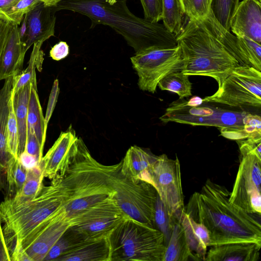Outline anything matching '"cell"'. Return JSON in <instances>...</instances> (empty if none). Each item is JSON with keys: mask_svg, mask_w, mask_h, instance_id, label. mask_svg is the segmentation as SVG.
<instances>
[{"mask_svg": "<svg viewBox=\"0 0 261 261\" xmlns=\"http://www.w3.org/2000/svg\"><path fill=\"white\" fill-rule=\"evenodd\" d=\"M241 159L229 200L248 213L261 215V155L240 150Z\"/></svg>", "mask_w": 261, "mask_h": 261, "instance_id": "cell-11", "label": "cell"}, {"mask_svg": "<svg viewBox=\"0 0 261 261\" xmlns=\"http://www.w3.org/2000/svg\"><path fill=\"white\" fill-rule=\"evenodd\" d=\"M203 102H213L232 107L261 106V71L249 66L235 67L221 86Z\"/></svg>", "mask_w": 261, "mask_h": 261, "instance_id": "cell-8", "label": "cell"}, {"mask_svg": "<svg viewBox=\"0 0 261 261\" xmlns=\"http://www.w3.org/2000/svg\"><path fill=\"white\" fill-rule=\"evenodd\" d=\"M249 66L261 71V45L245 37L237 36Z\"/></svg>", "mask_w": 261, "mask_h": 261, "instance_id": "cell-36", "label": "cell"}, {"mask_svg": "<svg viewBox=\"0 0 261 261\" xmlns=\"http://www.w3.org/2000/svg\"><path fill=\"white\" fill-rule=\"evenodd\" d=\"M25 151L35 156L39 164L43 157V148L35 135L28 131Z\"/></svg>", "mask_w": 261, "mask_h": 261, "instance_id": "cell-40", "label": "cell"}, {"mask_svg": "<svg viewBox=\"0 0 261 261\" xmlns=\"http://www.w3.org/2000/svg\"><path fill=\"white\" fill-rule=\"evenodd\" d=\"M13 81V76L7 78L0 89V191L6 188L7 168L14 156L9 149L7 129Z\"/></svg>", "mask_w": 261, "mask_h": 261, "instance_id": "cell-18", "label": "cell"}, {"mask_svg": "<svg viewBox=\"0 0 261 261\" xmlns=\"http://www.w3.org/2000/svg\"><path fill=\"white\" fill-rule=\"evenodd\" d=\"M53 7L40 2L26 14L21 28H19L21 42L25 50L35 43L45 41L55 35L56 17Z\"/></svg>", "mask_w": 261, "mask_h": 261, "instance_id": "cell-15", "label": "cell"}, {"mask_svg": "<svg viewBox=\"0 0 261 261\" xmlns=\"http://www.w3.org/2000/svg\"><path fill=\"white\" fill-rule=\"evenodd\" d=\"M27 175V170L19 162L18 158L13 156L7 168V193L5 199H10L21 190Z\"/></svg>", "mask_w": 261, "mask_h": 261, "instance_id": "cell-31", "label": "cell"}, {"mask_svg": "<svg viewBox=\"0 0 261 261\" xmlns=\"http://www.w3.org/2000/svg\"><path fill=\"white\" fill-rule=\"evenodd\" d=\"M121 162L114 165L109 180L113 198L125 215L139 222L155 228L154 214L158 193L149 182L134 179L120 171Z\"/></svg>", "mask_w": 261, "mask_h": 261, "instance_id": "cell-7", "label": "cell"}, {"mask_svg": "<svg viewBox=\"0 0 261 261\" xmlns=\"http://www.w3.org/2000/svg\"><path fill=\"white\" fill-rule=\"evenodd\" d=\"M194 260L185 230L180 222L176 219L166 245L163 261H187Z\"/></svg>", "mask_w": 261, "mask_h": 261, "instance_id": "cell-25", "label": "cell"}, {"mask_svg": "<svg viewBox=\"0 0 261 261\" xmlns=\"http://www.w3.org/2000/svg\"><path fill=\"white\" fill-rule=\"evenodd\" d=\"M144 18L151 22H159L163 17L162 0H140Z\"/></svg>", "mask_w": 261, "mask_h": 261, "instance_id": "cell-39", "label": "cell"}, {"mask_svg": "<svg viewBox=\"0 0 261 261\" xmlns=\"http://www.w3.org/2000/svg\"><path fill=\"white\" fill-rule=\"evenodd\" d=\"M41 2V0H19L7 12L6 21L17 25L20 24L24 15Z\"/></svg>", "mask_w": 261, "mask_h": 261, "instance_id": "cell-37", "label": "cell"}, {"mask_svg": "<svg viewBox=\"0 0 261 261\" xmlns=\"http://www.w3.org/2000/svg\"><path fill=\"white\" fill-rule=\"evenodd\" d=\"M230 31L236 36H245L261 44L260 0L239 2L230 19Z\"/></svg>", "mask_w": 261, "mask_h": 261, "instance_id": "cell-17", "label": "cell"}, {"mask_svg": "<svg viewBox=\"0 0 261 261\" xmlns=\"http://www.w3.org/2000/svg\"><path fill=\"white\" fill-rule=\"evenodd\" d=\"M62 0H45L43 3L46 6L54 7L56 6Z\"/></svg>", "mask_w": 261, "mask_h": 261, "instance_id": "cell-48", "label": "cell"}, {"mask_svg": "<svg viewBox=\"0 0 261 261\" xmlns=\"http://www.w3.org/2000/svg\"><path fill=\"white\" fill-rule=\"evenodd\" d=\"M176 219L169 214L158 194L154 214L155 227L163 234L166 245Z\"/></svg>", "mask_w": 261, "mask_h": 261, "instance_id": "cell-33", "label": "cell"}, {"mask_svg": "<svg viewBox=\"0 0 261 261\" xmlns=\"http://www.w3.org/2000/svg\"><path fill=\"white\" fill-rule=\"evenodd\" d=\"M185 105L189 107H198L202 103L203 99L200 97L195 96L192 97L189 101H183Z\"/></svg>", "mask_w": 261, "mask_h": 261, "instance_id": "cell-47", "label": "cell"}, {"mask_svg": "<svg viewBox=\"0 0 261 261\" xmlns=\"http://www.w3.org/2000/svg\"><path fill=\"white\" fill-rule=\"evenodd\" d=\"M18 159L22 166L27 170L32 169L39 165L38 159L25 150L18 155Z\"/></svg>", "mask_w": 261, "mask_h": 261, "instance_id": "cell-43", "label": "cell"}, {"mask_svg": "<svg viewBox=\"0 0 261 261\" xmlns=\"http://www.w3.org/2000/svg\"><path fill=\"white\" fill-rule=\"evenodd\" d=\"M179 221L185 230L188 243L194 260H204L210 246L209 233L204 226L196 222L185 211Z\"/></svg>", "mask_w": 261, "mask_h": 261, "instance_id": "cell-23", "label": "cell"}, {"mask_svg": "<svg viewBox=\"0 0 261 261\" xmlns=\"http://www.w3.org/2000/svg\"><path fill=\"white\" fill-rule=\"evenodd\" d=\"M69 52V46L67 43L64 41H60L51 48L49 56L53 60L59 61L66 58L68 55Z\"/></svg>", "mask_w": 261, "mask_h": 261, "instance_id": "cell-42", "label": "cell"}, {"mask_svg": "<svg viewBox=\"0 0 261 261\" xmlns=\"http://www.w3.org/2000/svg\"><path fill=\"white\" fill-rule=\"evenodd\" d=\"M19 1V0H0V19L6 21L7 12L12 7L15 6Z\"/></svg>", "mask_w": 261, "mask_h": 261, "instance_id": "cell-46", "label": "cell"}, {"mask_svg": "<svg viewBox=\"0 0 261 261\" xmlns=\"http://www.w3.org/2000/svg\"><path fill=\"white\" fill-rule=\"evenodd\" d=\"M26 52L21 42L18 25L10 23L7 41L0 59V81L22 71Z\"/></svg>", "mask_w": 261, "mask_h": 261, "instance_id": "cell-19", "label": "cell"}, {"mask_svg": "<svg viewBox=\"0 0 261 261\" xmlns=\"http://www.w3.org/2000/svg\"><path fill=\"white\" fill-rule=\"evenodd\" d=\"M164 25L176 36L182 29L184 13L179 0H162Z\"/></svg>", "mask_w": 261, "mask_h": 261, "instance_id": "cell-32", "label": "cell"}, {"mask_svg": "<svg viewBox=\"0 0 261 261\" xmlns=\"http://www.w3.org/2000/svg\"><path fill=\"white\" fill-rule=\"evenodd\" d=\"M146 181L155 188L169 214L179 220L185 206L178 158L170 159L165 154L158 156Z\"/></svg>", "mask_w": 261, "mask_h": 261, "instance_id": "cell-10", "label": "cell"}, {"mask_svg": "<svg viewBox=\"0 0 261 261\" xmlns=\"http://www.w3.org/2000/svg\"><path fill=\"white\" fill-rule=\"evenodd\" d=\"M261 245L240 242L212 246L205 255V261H257Z\"/></svg>", "mask_w": 261, "mask_h": 261, "instance_id": "cell-20", "label": "cell"}, {"mask_svg": "<svg viewBox=\"0 0 261 261\" xmlns=\"http://www.w3.org/2000/svg\"><path fill=\"white\" fill-rule=\"evenodd\" d=\"M113 165H104L91 155L83 141L77 139L76 151L62 178L70 191L64 206L72 219L83 211L111 197L115 191L109 177Z\"/></svg>", "mask_w": 261, "mask_h": 261, "instance_id": "cell-3", "label": "cell"}, {"mask_svg": "<svg viewBox=\"0 0 261 261\" xmlns=\"http://www.w3.org/2000/svg\"><path fill=\"white\" fill-rule=\"evenodd\" d=\"M213 0H179L184 14L189 19L202 20L211 10Z\"/></svg>", "mask_w": 261, "mask_h": 261, "instance_id": "cell-34", "label": "cell"}, {"mask_svg": "<svg viewBox=\"0 0 261 261\" xmlns=\"http://www.w3.org/2000/svg\"><path fill=\"white\" fill-rule=\"evenodd\" d=\"M77 139L70 127L68 130L61 133L39 164L44 177L52 180L63 177L76 151Z\"/></svg>", "mask_w": 261, "mask_h": 261, "instance_id": "cell-16", "label": "cell"}, {"mask_svg": "<svg viewBox=\"0 0 261 261\" xmlns=\"http://www.w3.org/2000/svg\"><path fill=\"white\" fill-rule=\"evenodd\" d=\"M239 0H213L211 10L218 22L230 32V21Z\"/></svg>", "mask_w": 261, "mask_h": 261, "instance_id": "cell-35", "label": "cell"}, {"mask_svg": "<svg viewBox=\"0 0 261 261\" xmlns=\"http://www.w3.org/2000/svg\"><path fill=\"white\" fill-rule=\"evenodd\" d=\"M7 129L8 143L9 151L14 157L18 158V130L11 96L10 102Z\"/></svg>", "mask_w": 261, "mask_h": 261, "instance_id": "cell-38", "label": "cell"}, {"mask_svg": "<svg viewBox=\"0 0 261 261\" xmlns=\"http://www.w3.org/2000/svg\"><path fill=\"white\" fill-rule=\"evenodd\" d=\"M87 240L70 226L49 250L43 261H55L58 257Z\"/></svg>", "mask_w": 261, "mask_h": 261, "instance_id": "cell-29", "label": "cell"}, {"mask_svg": "<svg viewBox=\"0 0 261 261\" xmlns=\"http://www.w3.org/2000/svg\"><path fill=\"white\" fill-rule=\"evenodd\" d=\"M0 261H11L3 232L0 212Z\"/></svg>", "mask_w": 261, "mask_h": 261, "instance_id": "cell-44", "label": "cell"}, {"mask_svg": "<svg viewBox=\"0 0 261 261\" xmlns=\"http://www.w3.org/2000/svg\"><path fill=\"white\" fill-rule=\"evenodd\" d=\"M127 0H62L54 7L88 17L93 24L108 25L121 35L136 52L152 47L176 46V36L164 25L131 12Z\"/></svg>", "mask_w": 261, "mask_h": 261, "instance_id": "cell-2", "label": "cell"}, {"mask_svg": "<svg viewBox=\"0 0 261 261\" xmlns=\"http://www.w3.org/2000/svg\"><path fill=\"white\" fill-rule=\"evenodd\" d=\"M72 225L64 207L36 227L20 245L32 261H43L50 248Z\"/></svg>", "mask_w": 261, "mask_h": 261, "instance_id": "cell-14", "label": "cell"}, {"mask_svg": "<svg viewBox=\"0 0 261 261\" xmlns=\"http://www.w3.org/2000/svg\"><path fill=\"white\" fill-rule=\"evenodd\" d=\"M10 25V22L0 19V59L7 41Z\"/></svg>", "mask_w": 261, "mask_h": 261, "instance_id": "cell-45", "label": "cell"}, {"mask_svg": "<svg viewBox=\"0 0 261 261\" xmlns=\"http://www.w3.org/2000/svg\"><path fill=\"white\" fill-rule=\"evenodd\" d=\"M130 60L139 77V88L152 93L156 91L162 78L181 71L183 66L181 50L178 44L171 48H147L136 52Z\"/></svg>", "mask_w": 261, "mask_h": 261, "instance_id": "cell-9", "label": "cell"}, {"mask_svg": "<svg viewBox=\"0 0 261 261\" xmlns=\"http://www.w3.org/2000/svg\"><path fill=\"white\" fill-rule=\"evenodd\" d=\"M158 86L162 90L176 93L180 99L192 95V84L189 76L181 71L166 75L159 82Z\"/></svg>", "mask_w": 261, "mask_h": 261, "instance_id": "cell-30", "label": "cell"}, {"mask_svg": "<svg viewBox=\"0 0 261 261\" xmlns=\"http://www.w3.org/2000/svg\"><path fill=\"white\" fill-rule=\"evenodd\" d=\"M157 157L142 148L131 146L121 161L120 172L130 178L145 180Z\"/></svg>", "mask_w": 261, "mask_h": 261, "instance_id": "cell-22", "label": "cell"}, {"mask_svg": "<svg viewBox=\"0 0 261 261\" xmlns=\"http://www.w3.org/2000/svg\"><path fill=\"white\" fill-rule=\"evenodd\" d=\"M27 123L28 131L35 135L43 148L47 127L37 93V88L33 85L29 102Z\"/></svg>", "mask_w": 261, "mask_h": 261, "instance_id": "cell-26", "label": "cell"}, {"mask_svg": "<svg viewBox=\"0 0 261 261\" xmlns=\"http://www.w3.org/2000/svg\"><path fill=\"white\" fill-rule=\"evenodd\" d=\"M44 1H45V0H41V1H42V2H43Z\"/></svg>", "mask_w": 261, "mask_h": 261, "instance_id": "cell-49", "label": "cell"}, {"mask_svg": "<svg viewBox=\"0 0 261 261\" xmlns=\"http://www.w3.org/2000/svg\"><path fill=\"white\" fill-rule=\"evenodd\" d=\"M181 102H174L167 110L187 114V116H162L160 119L164 122L216 126L220 127L221 132H223L242 127L244 125L243 119L247 114L220 110L214 111L210 108L189 107L185 105L183 101Z\"/></svg>", "mask_w": 261, "mask_h": 261, "instance_id": "cell-13", "label": "cell"}, {"mask_svg": "<svg viewBox=\"0 0 261 261\" xmlns=\"http://www.w3.org/2000/svg\"><path fill=\"white\" fill-rule=\"evenodd\" d=\"M107 237L86 240L55 261H110Z\"/></svg>", "mask_w": 261, "mask_h": 261, "instance_id": "cell-21", "label": "cell"}, {"mask_svg": "<svg viewBox=\"0 0 261 261\" xmlns=\"http://www.w3.org/2000/svg\"><path fill=\"white\" fill-rule=\"evenodd\" d=\"M59 93V82L57 79L55 80L50 93L47 103L46 114L45 116V123L47 127L48 123L52 115L56 106L58 95Z\"/></svg>", "mask_w": 261, "mask_h": 261, "instance_id": "cell-41", "label": "cell"}, {"mask_svg": "<svg viewBox=\"0 0 261 261\" xmlns=\"http://www.w3.org/2000/svg\"><path fill=\"white\" fill-rule=\"evenodd\" d=\"M70 191L62 178L43 185L36 196L18 206L0 203L3 232L9 254L36 227L62 209Z\"/></svg>", "mask_w": 261, "mask_h": 261, "instance_id": "cell-5", "label": "cell"}, {"mask_svg": "<svg viewBox=\"0 0 261 261\" xmlns=\"http://www.w3.org/2000/svg\"><path fill=\"white\" fill-rule=\"evenodd\" d=\"M125 216L111 197L88 208L70 220L72 228L90 240L107 237Z\"/></svg>", "mask_w": 261, "mask_h": 261, "instance_id": "cell-12", "label": "cell"}, {"mask_svg": "<svg viewBox=\"0 0 261 261\" xmlns=\"http://www.w3.org/2000/svg\"><path fill=\"white\" fill-rule=\"evenodd\" d=\"M32 84L12 91L11 100L18 130V156L24 151L28 133V112Z\"/></svg>", "mask_w": 261, "mask_h": 261, "instance_id": "cell-24", "label": "cell"}, {"mask_svg": "<svg viewBox=\"0 0 261 261\" xmlns=\"http://www.w3.org/2000/svg\"><path fill=\"white\" fill-rule=\"evenodd\" d=\"M43 173L38 165L27 170L26 179L19 192L12 199H4L3 202L9 205L18 206L34 198L43 186Z\"/></svg>", "mask_w": 261, "mask_h": 261, "instance_id": "cell-27", "label": "cell"}, {"mask_svg": "<svg viewBox=\"0 0 261 261\" xmlns=\"http://www.w3.org/2000/svg\"><path fill=\"white\" fill-rule=\"evenodd\" d=\"M185 74L209 76L220 88L232 70L240 65L201 20L189 19L176 36Z\"/></svg>", "mask_w": 261, "mask_h": 261, "instance_id": "cell-4", "label": "cell"}, {"mask_svg": "<svg viewBox=\"0 0 261 261\" xmlns=\"http://www.w3.org/2000/svg\"><path fill=\"white\" fill-rule=\"evenodd\" d=\"M110 261H163L166 248L163 234L158 229L128 217L107 237Z\"/></svg>", "mask_w": 261, "mask_h": 261, "instance_id": "cell-6", "label": "cell"}, {"mask_svg": "<svg viewBox=\"0 0 261 261\" xmlns=\"http://www.w3.org/2000/svg\"><path fill=\"white\" fill-rule=\"evenodd\" d=\"M230 192L207 179L200 192H195L185 212L205 227L210 246L249 242L261 245L260 215L248 213L230 202Z\"/></svg>", "mask_w": 261, "mask_h": 261, "instance_id": "cell-1", "label": "cell"}, {"mask_svg": "<svg viewBox=\"0 0 261 261\" xmlns=\"http://www.w3.org/2000/svg\"><path fill=\"white\" fill-rule=\"evenodd\" d=\"M43 42L38 41L33 44L29 64L27 67L20 73L13 75V92L29 84H32L33 87L37 88L36 69L40 71L43 61L44 53L41 49Z\"/></svg>", "mask_w": 261, "mask_h": 261, "instance_id": "cell-28", "label": "cell"}]
</instances>
